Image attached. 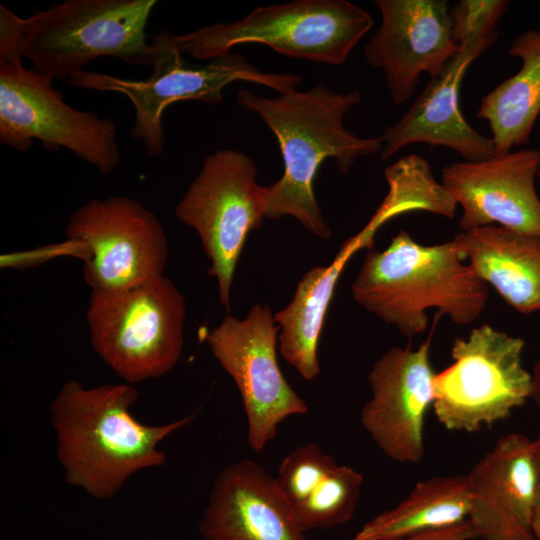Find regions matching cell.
Instances as JSON below:
<instances>
[{"instance_id":"ac0fdd59","label":"cell","mask_w":540,"mask_h":540,"mask_svg":"<svg viewBox=\"0 0 540 540\" xmlns=\"http://www.w3.org/2000/svg\"><path fill=\"white\" fill-rule=\"evenodd\" d=\"M199 531L204 540H307L275 477L249 459L218 473Z\"/></svg>"},{"instance_id":"83f0119b","label":"cell","mask_w":540,"mask_h":540,"mask_svg":"<svg viewBox=\"0 0 540 540\" xmlns=\"http://www.w3.org/2000/svg\"><path fill=\"white\" fill-rule=\"evenodd\" d=\"M532 396L531 399L540 407V359L532 369Z\"/></svg>"},{"instance_id":"52a82bcc","label":"cell","mask_w":540,"mask_h":540,"mask_svg":"<svg viewBox=\"0 0 540 540\" xmlns=\"http://www.w3.org/2000/svg\"><path fill=\"white\" fill-rule=\"evenodd\" d=\"M185 299L166 276L121 291H91L90 342L125 383L159 378L178 363L184 343Z\"/></svg>"},{"instance_id":"277c9868","label":"cell","mask_w":540,"mask_h":540,"mask_svg":"<svg viewBox=\"0 0 540 540\" xmlns=\"http://www.w3.org/2000/svg\"><path fill=\"white\" fill-rule=\"evenodd\" d=\"M157 0H65L21 20L23 56L31 69L67 80L99 57L152 66L146 27Z\"/></svg>"},{"instance_id":"5b68a950","label":"cell","mask_w":540,"mask_h":540,"mask_svg":"<svg viewBox=\"0 0 540 540\" xmlns=\"http://www.w3.org/2000/svg\"><path fill=\"white\" fill-rule=\"evenodd\" d=\"M150 42L153 64L147 79L134 80L82 70L66 80L71 86L126 96L135 109L129 134L143 143L150 157L164 153L162 119L169 105L187 100L218 104L223 99V89L236 81L264 85L283 93L296 89L303 80L298 74L262 71L242 55L233 53L205 64H186L173 34L166 30H161Z\"/></svg>"},{"instance_id":"7a4b0ae2","label":"cell","mask_w":540,"mask_h":540,"mask_svg":"<svg viewBox=\"0 0 540 540\" xmlns=\"http://www.w3.org/2000/svg\"><path fill=\"white\" fill-rule=\"evenodd\" d=\"M138 395L125 382L86 388L68 380L62 386L50 410L57 458L69 484L106 500L134 473L166 463L158 445L190 424L197 413L164 425H147L130 411Z\"/></svg>"},{"instance_id":"2e32d148","label":"cell","mask_w":540,"mask_h":540,"mask_svg":"<svg viewBox=\"0 0 540 540\" xmlns=\"http://www.w3.org/2000/svg\"><path fill=\"white\" fill-rule=\"evenodd\" d=\"M499 32L471 33L441 73L431 78L410 108L383 134L380 157L387 160L404 146L427 143L457 152L466 161L486 160L495 155L491 138L475 130L459 107L461 82L469 65L498 39Z\"/></svg>"},{"instance_id":"ba28073f","label":"cell","mask_w":540,"mask_h":540,"mask_svg":"<svg viewBox=\"0 0 540 540\" xmlns=\"http://www.w3.org/2000/svg\"><path fill=\"white\" fill-rule=\"evenodd\" d=\"M23 57L18 44L0 47V142L26 152L36 139L111 174L121 161L115 122L69 106L53 80L27 69Z\"/></svg>"},{"instance_id":"4fadbf2b","label":"cell","mask_w":540,"mask_h":540,"mask_svg":"<svg viewBox=\"0 0 540 540\" xmlns=\"http://www.w3.org/2000/svg\"><path fill=\"white\" fill-rule=\"evenodd\" d=\"M381 24L364 45V57L384 73L395 104L416 92L420 77L438 76L459 50L445 0H376Z\"/></svg>"},{"instance_id":"603a6c76","label":"cell","mask_w":540,"mask_h":540,"mask_svg":"<svg viewBox=\"0 0 540 540\" xmlns=\"http://www.w3.org/2000/svg\"><path fill=\"white\" fill-rule=\"evenodd\" d=\"M363 483L360 472L338 464L292 508L301 529L304 532L332 529L350 521L358 506Z\"/></svg>"},{"instance_id":"30bf717a","label":"cell","mask_w":540,"mask_h":540,"mask_svg":"<svg viewBox=\"0 0 540 540\" xmlns=\"http://www.w3.org/2000/svg\"><path fill=\"white\" fill-rule=\"evenodd\" d=\"M248 155L219 149L207 155L197 177L175 208L180 222L194 229L216 278L219 300L229 308L234 271L248 234L266 218L267 188L256 181Z\"/></svg>"},{"instance_id":"4316f807","label":"cell","mask_w":540,"mask_h":540,"mask_svg":"<svg viewBox=\"0 0 540 540\" xmlns=\"http://www.w3.org/2000/svg\"><path fill=\"white\" fill-rule=\"evenodd\" d=\"M531 531L536 540H540V481L531 514Z\"/></svg>"},{"instance_id":"d6986e66","label":"cell","mask_w":540,"mask_h":540,"mask_svg":"<svg viewBox=\"0 0 540 540\" xmlns=\"http://www.w3.org/2000/svg\"><path fill=\"white\" fill-rule=\"evenodd\" d=\"M461 257L516 311H540V235L497 225L461 231Z\"/></svg>"},{"instance_id":"9c48e42d","label":"cell","mask_w":540,"mask_h":540,"mask_svg":"<svg viewBox=\"0 0 540 540\" xmlns=\"http://www.w3.org/2000/svg\"><path fill=\"white\" fill-rule=\"evenodd\" d=\"M525 341L483 324L456 338L453 363L433 380V410L452 431L477 432L508 418L532 396V374L522 363Z\"/></svg>"},{"instance_id":"484cf974","label":"cell","mask_w":540,"mask_h":540,"mask_svg":"<svg viewBox=\"0 0 540 540\" xmlns=\"http://www.w3.org/2000/svg\"><path fill=\"white\" fill-rule=\"evenodd\" d=\"M474 532L468 521L453 526L415 534L400 540H471Z\"/></svg>"},{"instance_id":"9a60e30c","label":"cell","mask_w":540,"mask_h":540,"mask_svg":"<svg viewBox=\"0 0 540 540\" xmlns=\"http://www.w3.org/2000/svg\"><path fill=\"white\" fill-rule=\"evenodd\" d=\"M539 172L540 150L525 148L445 165L441 184L462 208L461 231L497 225L540 235V198L535 188Z\"/></svg>"},{"instance_id":"6da1fadb","label":"cell","mask_w":540,"mask_h":540,"mask_svg":"<svg viewBox=\"0 0 540 540\" xmlns=\"http://www.w3.org/2000/svg\"><path fill=\"white\" fill-rule=\"evenodd\" d=\"M236 100L242 109L256 113L264 121L280 146L284 171L279 180L266 187V218L292 216L315 236L330 239L331 229L313 192L320 165L333 158L339 172L348 174L358 158L382 149L380 136L359 137L344 125L347 113L361 102V94L355 90L336 92L316 84L277 97L241 88Z\"/></svg>"},{"instance_id":"e0dca14e","label":"cell","mask_w":540,"mask_h":540,"mask_svg":"<svg viewBox=\"0 0 540 540\" xmlns=\"http://www.w3.org/2000/svg\"><path fill=\"white\" fill-rule=\"evenodd\" d=\"M471 506L467 521L481 540H536L531 514L540 473L533 440L510 433L497 440L467 475Z\"/></svg>"},{"instance_id":"7c38bea8","label":"cell","mask_w":540,"mask_h":540,"mask_svg":"<svg viewBox=\"0 0 540 540\" xmlns=\"http://www.w3.org/2000/svg\"><path fill=\"white\" fill-rule=\"evenodd\" d=\"M280 328L267 305L255 304L244 319L227 315L206 336L220 366L234 380L247 419V441L265 449L287 418L308 412L307 403L287 382L278 365Z\"/></svg>"},{"instance_id":"8992f818","label":"cell","mask_w":540,"mask_h":540,"mask_svg":"<svg viewBox=\"0 0 540 540\" xmlns=\"http://www.w3.org/2000/svg\"><path fill=\"white\" fill-rule=\"evenodd\" d=\"M373 19L346 0H295L254 9L246 17L176 35L183 54L210 61L241 44H263L297 59L329 65L346 62L371 30Z\"/></svg>"},{"instance_id":"8fae6325","label":"cell","mask_w":540,"mask_h":540,"mask_svg":"<svg viewBox=\"0 0 540 540\" xmlns=\"http://www.w3.org/2000/svg\"><path fill=\"white\" fill-rule=\"evenodd\" d=\"M66 239L85 249L83 278L91 291H121L164 276L168 241L157 216L126 196L94 198L71 215Z\"/></svg>"},{"instance_id":"ffe728a7","label":"cell","mask_w":540,"mask_h":540,"mask_svg":"<svg viewBox=\"0 0 540 540\" xmlns=\"http://www.w3.org/2000/svg\"><path fill=\"white\" fill-rule=\"evenodd\" d=\"M357 237L347 239L329 265L307 271L291 302L274 315L280 354L307 381L320 373L318 344L338 279L351 257L365 249Z\"/></svg>"},{"instance_id":"44dd1931","label":"cell","mask_w":540,"mask_h":540,"mask_svg":"<svg viewBox=\"0 0 540 540\" xmlns=\"http://www.w3.org/2000/svg\"><path fill=\"white\" fill-rule=\"evenodd\" d=\"M508 52L521 68L483 96L476 112L490 126L495 155L525 145L540 113V30L518 35Z\"/></svg>"},{"instance_id":"7402d4cb","label":"cell","mask_w":540,"mask_h":540,"mask_svg":"<svg viewBox=\"0 0 540 540\" xmlns=\"http://www.w3.org/2000/svg\"><path fill=\"white\" fill-rule=\"evenodd\" d=\"M468 476H433L419 481L395 507L367 521L351 540H400L467 521Z\"/></svg>"},{"instance_id":"3957f363","label":"cell","mask_w":540,"mask_h":540,"mask_svg":"<svg viewBox=\"0 0 540 540\" xmlns=\"http://www.w3.org/2000/svg\"><path fill=\"white\" fill-rule=\"evenodd\" d=\"M489 286L452 240L422 245L401 230L382 251L369 249L351 286L353 299L406 337L424 333L429 309L458 326L477 320Z\"/></svg>"},{"instance_id":"f1b7e54d","label":"cell","mask_w":540,"mask_h":540,"mask_svg":"<svg viewBox=\"0 0 540 540\" xmlns=\"http://www.w3.org/2000/svg\"><path fill=\"white\" fill-rule=\"evenodd\" d=\"M533 452L538 471L540 473V433L538 437L533 440Z\"/></svg>"},{"instance_id":"5bb4252c","label":"cell","mask_w":540,"mask_h":540,"mask_svg":"<svg viewBox=\"0 0 540 540\" xmlns=\"http://www.w3.org/2000/svg\"><path fill=\"white\" fill-rule=\"evenodd\" d=\"M435 374L429 340L415 349L390 348L368 374L372 395L360 421L379 449L396 462L417 464L425 455L424 425L433 405Z\"/></svg>"},{"instance_id":"cb8c5ba5","label":"cell","mask_w":540,"mask_h":540,"mask_svg":"<svg viewBox=\"0 0 540 540\" xmlns=\"http://www.w3.org/2000/svg\"><path fill=\"white\" fill-rule=\"evenodd\" d=\"M338 463L316 443L299 446L287 454L275 477L291 508L301 503Z\"/></svg>"},{"instance_id":"d4e9b609","label":"cell","mask_w":540,"mask_h":540,"mask_svg":"<svg viewBox=\"0 0 540 540\" xmlns=\"http://www.w3.org/2000/svg\"><path fill=\"white\" fill-rule=\"evenodd\" d=\"M509 5L506 0L459 1L450 9L455 42L459 45L471 33L496 31Z\"/></svg>"},{"instance_id":"f546056e","label":"cell","mask_w":540,"mask_h":540,"mask_svg":"<svg viewBox=\"0 0 540 540\" xmlns=\"http://www.w3.org/2000/svg\"><path fill=\"white\" fill-rule=\"evenodd\" d=\"M538 177L540 178V172H539V174H538Z\"/></svg>"}]
</instances>
